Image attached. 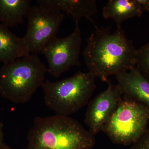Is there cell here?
I'll list each match as a JSON object with an SVG mask.
<instances>
[{
  "label": "cell",
  "instance_id": "1",
  "mask_svg": "<svg viewBox=\"0 0 149 149\" xmlns=\"http://www.w3.org/2000/svg\"><path fill=\"white\" fill-rule=\"evenodd\" d=\"M83 52L89 72L107 83L110 75L116 76L136 67L137 49L122 27L111 33L110 27H95L86 39Z\"/></svg>",
  "mask_w": 149,
  "mask_h": 149
},
{
  "label": "cell",
  "instance_id": "2",
  "mask_svg": "<svg viewBox=\"0 0 149 149\" xmlns=\"http://www.w3.org/2000/svg\"><path fill=\"white\" fill-rule=\"evenodd\" d=\"M27 149H92L95 136L75 119L55 115L35 118Z\"/></svg>",
  "mask_w": 149,
  "mask_h": 149
},
{
  "label": "cell",
  "instance_id": "3",
  "mask_svg": "<svg viewBox=\"0 0 149 149\" xmlns=\"http://www.w3.org/2000/svg\"><path fill=\"white\" fill-rule=\"evenodd\" d=\"M47 72L36 54L3 64L0 68V95L15 104H25L42 87Z\"/></svg>",
  "mask_w": 149,
  "mask_h": 149
},
{
  "label": "cell",
  "instance_id": "4",
  "mask_svg": "<svg viewBox=\"0 0 149 149\" xmlns=\"http://www.w3.org/2000/svg\"><path fill=\"white\" fill-rule=\"evenodd\" d=\"M96 77L79 71L58 81L47 80L42 88L46 106L57 115L69 116L88 105L96 89Z\"/></svg>",
  "mask_w": 149,
  "mask_h": 149
},
{
  "label": "cell",
  "instance_id": "5",
  "mask_svg": "<svg viewBox=\"0 0 149 149\" xmlns=\"http://www.w3.org/2000/svg\"><path fill=\"white\" fill-rule=\"evenodd\" d=\"M149 121L148 107L123 99L102 131L113 143L129 146L143 134Z\"/></svg>",
  "mask_w": 149,
  "mask_h": 149
},
{
  "label": "cell",
  "instance_id": "6",
  "mask_svg": "<svg viewBox=\"0 0 149 149\" xmlns=\"http://www.w3.org/2000/svg\"><path fill=\"white\" fill-rule=\"evenodd\" d=\"M27 18V32L22 39L28 55L41 52L48 42L56 37L65 15L37 4L31 6Z\"/></svg>",
  "mask_w": 149,
  "mask_h": 149
},
{
  "label": "cell",
  "instance_id": "7",
  "mask_svg": "<svg viewBox=\"0 0 149 149\" xmlns=\"http://www.w3.org/2000/svg\"><path fill=\"white\" fill-rule=\"evenodd\" d=\"M75 22V28L70 35L64 38L54 37L41 52L47 61V72L56 78L72 67L81 65L79 58L82 36L79 21Z\"/></svg>",
  "mask_w": 149,
  "mask_h": 149
},
{
  "label": "cell",
  "instance_id": "8",
  "mask_svg": "<svg viewBox=\"0 0 149 149\" xmlns=\"http://www.w3.org/2000/svg\"><path fill=\"white\" fill-rule=\"evenodd\" d=\"M107 83L106 90L89 102L85 115V123L94 136L102 131L123 100L118 85H114L110 80Z\"/></svg>",
  "mask_w": 149,
  "mask_h": 149
},
{
  "label": "cell",
  "instance_id": "9",
  "mask_svg": "<svg viewBox=\"0 0 149 149\" xmlns=\"http://www.w3.org/2000/svg\"><path fill=\"white\" fill-rule=\"evenodd\" d=\"M123 98L149 108V80L135 67L116 75Z\"/></svg>",
  "mask_w": 149,
  "mask_h": 149
},
{
  "label": "cell",
  "instance_id": "10",
  "mask_svg": "<svg viewBox=\"0 0 149 149\" xmlns=\"http://www.w3.org/2000/svg\"><path fill=\"white\" fill-rule=\"evenodd\" d=\"M37 5L54 10L66 12L71 15L75 21L85 17L91 21L94 27L92 16L98 12L95 0H37Z\"/></svg>",
  "mask_w": 149,
  "mask_h": 149
},
{
  "label": "cell",
  "instance_id": "11",
  "mask_svg": "<svg viewBox=\"0 0 149 149\" xmlns=\"http://www.w3.org/2000/svg\"><path fill=\"white\" fill-rule=\"evenodd\" d=\"M143 12L137 0H110L104 7L102 16L113 19L117 28H120L123 22L135 17H141Z\"/></svg>",
  "mask_w": 149,
  "mask_h": 149
},
{
  "label": "cell",
  "instance_id": "12",
  "mask_svg": "<svg viewBox=\"0 0 149 149\" xmlns=\"http://www.w3.org/2000/svg\"><path fill=\"white\" fill-rule=\"evenodd\" d=\"M27 55L22 37L0 23V63L7 64Z\"/></svg>",
  "mask_w": 149,
  "mask_h": 149
},
{
  "label": "cell",
  "instance_id": "13",
  "mask_svg": "<svg viewBox=\"0 0 149 149\" xmlns=\"http://www.w3.org/2000/svg\"><path fill=\"white\" fill-rule=\"evenodd\" d=\"M30 0H0V23L8 28L23 24L31 8Z\"/></svg>",
  "mask_w": 149,
  "mask_h": 149
},
{
  "label": "cell",
  "instance_id": "14",
  "mask_svg": "<svg viewBox=\"0 0 149 149\" xmlns=\"http://www.w3.org/2000/svg\"><path fill=\"white\" fill-rule=\"evenodd\" d=\"M136 68L149 80V42L137 50Z\"/></svg>",
  "mask_w": 149,
  "mask_h": 149
},
{
  "label": "cell",
  "instance_id": "15",
  "mask_svg": "<svg viewBox=\"0 0 149 149\" xmlns=\"http://www.w3.org/2000/svg\"><path fill=\"white\" fill-rule=\"evenodd\" d=\"M130 149H149V128H147L138 141L132 144Z\"/></svg>",
  "mask_w": 149,
  "mask_h": 149
},
{
  "label": "cell",
  "instance_id": "16",
  "mask_svg": "<svg viewBox=\"0 0 149 149\" xmlns=\"http://www.w3.org/2000/svg\"><path fill=\"white\" fill-rule=\"evenodd\" d=\"M144 11H149V0H137Z\"/></svg>",
  "mask_w": 149,
  "mask_h": 149
},
{
  "label": "cell",
  "instance_id": "17",
  "mask_svg": "<svg viewBox=\"0 0 149 149\" xmlns=\"http://www.w3.org/2000/svg\"><path fill=\"white\" fill-rule=\"evenodd\" d=\"M3 124L1 122H0V145H1L3 143Z\"/></svg>",
  "mask_w": 149,
  "mask_h": 149
},
{
  "label": "cell",
  "instance_id": "18",
  "mask_svg": "<svg viewBox=\"0 0 149 149\" xmlns=\"http://www.w3.org/2000/svg\"><path fill=\"white\" fill-rule=\"evenodd\" d=\"M0 149H12L8 147V146H6L5 144L3 143L1 145H0Z\"/></svg>",
  "mask_w": 149,
  "mask_h": 149
}]
</instances>
